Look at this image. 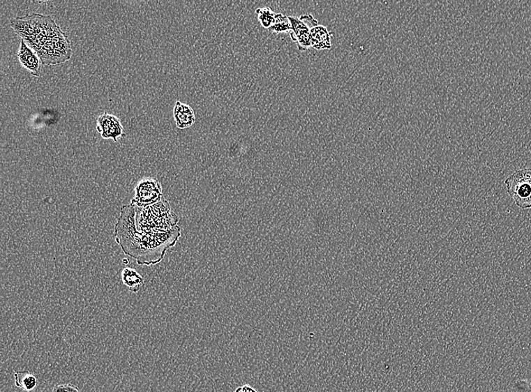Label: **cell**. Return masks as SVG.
<instances>
[{
    "label": "cell",
    "instance_id": "cell-1",
    "mask_svg": "<svg viewBox=\"0 0 531 392\" xmlns=\"http://www.w3.org/2000/svg\"><path fill=\"white\" fill-rule=\"evenodd\" d=\"M181 235L178 226L166 232H140L138 231L133 257L140 265H155L161 262L166 251L173 247Z\"/></svg>",
    "mask_w": 531,
    "mask_h": 392
},
{
    "label": "cell",
    "instance_id": "cell-2",
    "mask_svg": "<svg viewBox=\"0 0 531 392\" xmlns=\"http://www.w3.org/2000/svg\"><path fill=\"white\" fill-rule=\"evenodd\" d=\"M136 208V227L140 232L170 231L178 227L179 218L164 198L151 206Z\"/></svg>",
    "mask_w": 531,
    "mask_h": 392
},
{
    "label": "cell",
    "instance_id": "cell-3",
    "mask_svg": "<svg viewBox=\"0 0 531 392\" xmlns=\"http://www.w3.org/2000/svg\"><path fill=\"white\" fill-rule=\"evenodd\" d=\"M507 190L521 209H531V169H523L510 175L505 181Z\"/></svg>",
    "mask_w": 531,
    "mask_h": 392
},
{
    "label": "cell",
    "instance_id": "cell-4",
    "mask_svg": "<svg viewBox=\"0 0 531 392\" xmlns=\"http://www.w3.org/2000/svg\"><path fill=\"white\" fill-rule=\"evenodd\" d=\"M288 20L291 24V39L297 44L298 50H308L312 47L311 31L318 25V21L311 14L301 17L288 16Z\"/></svg>",
    "mask_w": 531,
    "mask_h": 392
},
{
    "label": "cell",
    "instance_id": "cell-5",
    "mask_svg": "<svg viewBox=\"0 0 531 392\" xmlns=\"http://www.w3.org/2000/svg\"><path fill=\"white\" fill-rule=\"evenodd\" d=\"M135 192V197L131 204L137 208L151 206L164 198L161 183L153 179H144L139 181Z\"/></svg>",
    "mask_w": 531,
    "mask_h": 392
},
{
    "label": "cell",
    "instance_id": "cell-6",
    "mask_svg": "<svg viewBox=\"0 0 531 392\" xmlns=\"http://www.w3.org/2000/svg\"><path fill=\"white\" fill-rule=\"evenodd\" d=\"M17 59L22 66L29 71L33 76H40L42 67L43 66L40 56L36 51L28 45L24 40H22L20 51L17 53Z\"/></svg>",
    "mask_w": 531,
    "mask_h": 392
},
{
    "label": "cell",
    "instance_id": "cell-7",
    "mask_svg": "<svg viewBox=\"0 0 531 392\" xmlns=\"http://www.w3.org/2000/svg\"><path fill=\"white\" fill-rule=\"evenodd\" d=\"M173 115L176 126L180 129L190 128L195 123V116L193 109L179 100L175 103Z\"/></svg>",
    "mask_w": 531,
    "mask_h": 392
},
{
    "label": "cell",
    "instance_id": "cell-8",
    "mask_svg": "<svg viewBox=\"0 0 531 392\" xmlns=\"http://www.w3.org/2000/svg\"><path fill=\"white\" fill-rule=\"evenodd\" d=\"M312 48L315 50H330L332 47V33L323 25H316L311 31Z\"/></svg>",
    "mask_w": 531,
    "mask_h": 392
},
{
    "label": "cell",
    "instance_id": "cell-9",
    "mask_svg": "<svg viewBox=\"0 0 531 392\" xmlns=\"http://www.w3.org/2000/svg\"><path fill=\"white\" fill-rule=\"evenodd\" d=\"M123 282L133 293H137L144 285V278L132 268H126L122 273Z\"/></svg>",
    "mask_w": 531,
    "mask_h": 392
},
{
    "label": "cell",
    "instance_id": "cell-10",
    "mask_svg": "<svg viewBox=\"0 0 531 392\" xmlns=\"http://www.w3.org/2000/svg\"><path fill=\"white\" fill-rule=\"evenodd\" d=\"M14 377L15 386L25 391H32L38 385L36 377L27 370L15 371Z\"/></svg>",
    "mask_w": 531,
    "mask_h": 392
},
{
    "label": "cell",
    "instance_id": "cell-11",
    "mask_svg": "<svg viewBox=\"0 0 531 392\" xmlns=\"http://www.w3.org/2000/svg\"><path fill=\"white\" fill-rule=\"evenodd\" d=\"M269 32L276 33H290L291 24L288 17L282 13H276L275 22L271 27H269Z\"/></svg>",
    "mask_w": 531,
    "mask_h": 392
},
{
    "label": "cell",
    "instance_id": "cell-12",
    "mask_svg": "<svg viewBox=\"0 0 531 392\" xmlns=\"http://www.w3.org/2000/svg\"><path fill=\"white\" fill-rule=\"evenodd\" d=\"M257 20L265 29H269L275 22L276 13L269 7L259 8L255 11Z\"/></svg>",
    "mask_w": 531,
    "mask_h": 392
},
{
    "label": "cell",
    "instance_id": "cell-13",
    "mask_svg": "<svg viewBox=\"0 0 531 392\" xmlns=\"http://www.w3.org/2000/svg\"><path fill=\"white\" fill-rule=\"evenodd\" d=\"M52 392H81L80 389L71 384H61L54 387Z\"/></svg>",
    "mask_w": 531,
    "mask_h": 392
},
{
    "label": "cell",
    "instance_id": "cell-14",
    "mask_svg": "<svg viewBox=\"0 0 531 392\" xmlns=\"http://www.w3.org/2000/svg\"><path fill=\"white\" fill-rule=\"evenodd\" d=\"M241 387H242V390H244V392H258L253 387H251L249 385H245Z\"/></svg>",
    "mask_w": 531,
    "mask_h": 392
},
{
    "label": "cell",
    "instance_id": "cell-15",
    "mask_svg": "<svg viewBox=\"0 0 531 392\" xmlns=\"http://www.w3.org/2000/svg\"><path fill=\"white\" fill-rule=\"evenodd\" d=\"M235 392H244V390H242V387H239L236 389Z\"/></svg>",
    "mask_w": 531,
    "mask_h": 392
}]
</instances>
